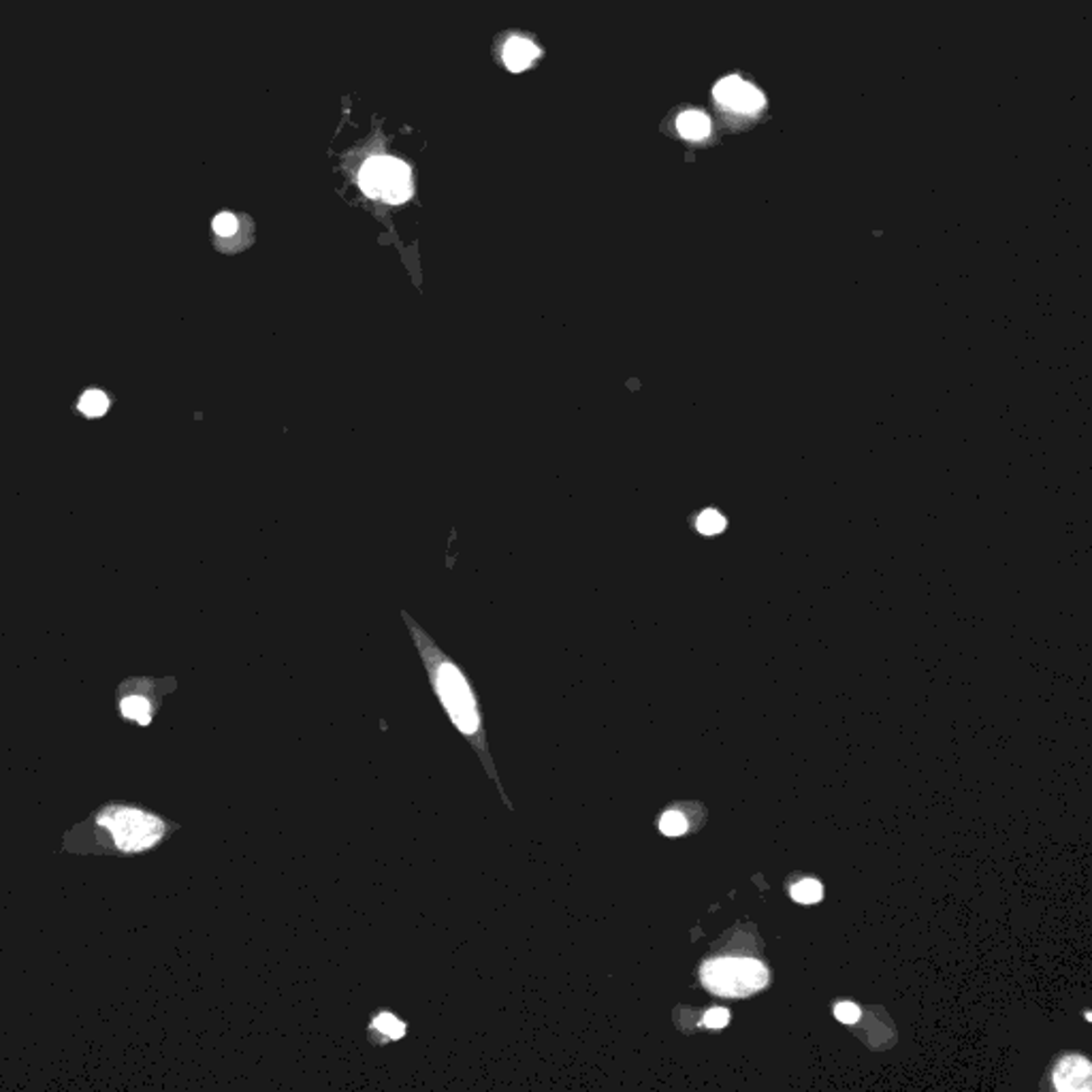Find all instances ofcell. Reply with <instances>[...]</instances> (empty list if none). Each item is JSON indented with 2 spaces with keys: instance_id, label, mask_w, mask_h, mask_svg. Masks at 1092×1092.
Segmentation results:
<instances>
[{
  "instance_id": "cell-2",
  "label": "cell",
  "mask_w": 1092,
  "mask_h": 1092,
  "mask_svg": "<svg viewBox=\"0 0 1092 1092\" xmlns=\"http://www.w3.org/2000/svg\"><path fill=\"white\" fill-rule=\"evenodd\" d=\"M95 824L101 832H107L109 841L120 853H143L154 849L173 830V826L156 813L129 805L101 808L95 816Z\"/></svg>"
},
{
  "instance_id": "cell-10",
  "label": "cell",
  "mask_w": 1092,
  "mask_h": 1092,
  "mask_svg": "<svg viewBox=\"0 0 1092 1092\" xmlns=\"http://www.w3.org/2000/svg\"><path fill=\"white\" fill-rule=\"evenodd\" d=\"M112 406H113V397L109 395L105 389H98V386H90V389L82 391L79 393L77 402H75V410L90 420L103 419V416L112 410Z\"/></svg>"
},
{
  "instance_id": "cell-6",
  "label": "cell",
  "mask_w": 1092,
  "mask_h": 1092,
  "mask_svg": "<svg viewBox=\"0 0 1092 1092\" xmlns=\"http://www.w3.org/2000/svg\"><path fill=\"white\" fill-rule=\"evenodd\" d=\"M412 193H414V188H412V173H410V167L406 163H402V160L389 158V156H386L384 190H383V196H380V199L386 201L389 205H402V203H406L410 196H412Z\"/></svg>"
},
{
  "instance_id": "cell-8",
  "label": "cell",
  "mask_w": 1092,
  "mask_h": 1092,
  "mask_svg": "<svg viewBox=\"0 0 1092 1092\" xmlns=\"http://www.w3.org/2000/svg\"><path fill=\"white\" fill-rule=\"evenodd\" d=\"M1090 1062L1082 1056H1067L1054 1069V1084L1059 1090H1088Z\"/></svg>"
},
{
  "instance_id": "cell-18",
  "label": "cell",
  "mask_w": 1092,
  "mask_h": 1092,
  "mask_svg": "<svg viewBox=\"0 0 1092 1092\" xmlns=\"http://www.w3.org/2000/svg\"><path fill=\"white\" fill-rule=\"evenodd\" d=\"M727 1022H730V1014H727V1009L724 1007L708 1009L707 1015H704V1024L708 1028H724Z\"/></svg>"
},
{
  "instance_id": "cell-3",
  "label": "cell",
  "mask_w": 1092,
  "mask_h": 1092,
  "mask_svg": "<svg viewBox=\"0 0 1092 1092\" xmlns=\"http://www.w3.org/2000/svg\"><path fill=\"white\" fill-rule=\"evenodd\" d=\"M702 981L710 992L721 997H747L768 984V970L747 958H724L704 964Z\"/></svg>"
},
{
  "instance_id": "cell-15",
  "label": "cell",
  "mask_w": 1092,
  "mask_h": 1092,
  "mask_svg": "<svg viewBox=\"0 0 1092 1092\" xmlns=\"http://www.w3.org/2000/svg\"><path fill=\"white\" fill-rule=\"evenodd\" d=\"M660 830L666 836H679L687 830V819L683 813L679 811H666L660 817Z\"/></svg>"
},
{
  "instance_id": "cell-11",
  "label": "cell",
  "mask_w": 1092,
  "mask_h": 1092,
  "mask_svg": "<svg viewBox=\"0 0 1092 1092\" xmlns=\"http://www.w3.org/2000/svg\"><path fill=\"white\" fill-rule=\"evenodd\" d=\"M386 177V156H374L369 158L359 173V186L363 193L372 199H380L384 190Z\"/></svg>"
},
{
  "instance_id": "cell-16",
  "label": "cell",
  "mask_w": 1092,
  "mask_h": 1092,
  "mask_svg": "<svg viewBox=\"0 0 1092 1092\" xmlns=\"http://www.w3.org/2000/svg\"><path fill=\"white\" fill-rule=\"evenodd\" d=\"M724 528H726V519L721 517L719 512H715V510L702 512L700 519H698V529H700L702 534H707V536L719 534V531L724 529Z\"/></svg>"
},
{
  "instance_id": "cell-7",
  "label": "cell",
  "mask_w": 1092,
  "mask_h": 1092,
  "mask_svg": "<svg viewBox=\"0 0 1092 1092\" xmlns=\"http://www.w3.org/2000/svg\"><path fill=\"white\" fill-rule=\"evenodd\" d=\"M408 1035V1022L402 1020L400 1015L393 1014L389 1009L375 1011L369 1018L367 1037L374 1045H389L402 1042Z\"/></svg>"
},
{
  "instance_id": "cell-12",
  "label": "cell",
  "mask_w": 1092,
  "mask_h": 1092,
  "mask_svg": "<svg viewBox=\"0 0 1092 1092\" xmlns=\"http://www.w3.org/2000/svg\"><path fill=\"white\" fill-rule=\"evenodd\" d=\"M154 704L148 696L141 693H129L120 700V713L124 719L135 721L139 726H149L154 719Z\"/></svg>"
},
{
  "instance_id": "cell-14",
  "label": "cell",
  "mask_w": 1092,
  "mask_h": 1092,
  "mask_svg": "<svg viewBox=\"0 0 1092 1092\" xmlns=\"http://www.w3.org/2000/svg\"><path fill=\"white\" fill-rule=\"evenodd\" d=\"M822 897H824V888H822V883L816 880H802L799 883H794V888H791V898H794L796 903L811 905V903H817V900H822Z\"/></svg>"
},
{
  "instance_id": "cell-4",
  "label": "cell",
  "mask_w": 1092,
  "mask_h": 1092,
  "mask_svg": "<svg viewBox=\"0 0 1092 1092\" xmlns=\"http://www.w3.org/2000/svg\"><path fill=\"white\" fill-rule=\"evenodd\" d=\"M246 227H252L250 221H244L233 212H221L213 216L212 233L216 250L224 254L244 252L252 244V233L250 229L246 230Z\"/></svg>"
},
{
  "instance_id": "cell-17",
  "label": "cell",
  "mask_w": 1092,
  "mask_h": 1092,
  "mask_svg": "<svg viewBox=\"0 0 1092 1092\" xmlns=\"http://www.w3.org/2000/svg\"><path fill=\"white\" fill-rule=\"evenodd\" d=\"M835 1015L843 1022V1024H853V1022H858V1018H860V1007L856 1003L843 1001L835 1007Z\"/></svg>"
},
{
  "instance_id": "cell-13",
  "label": "cell",
  "mask_w": 1092,
  "mask_h": 1092,
  "mask_svg": "<svg viewBox=\"0 0 1092 1092\" xmlns=\"http://www.w3.org/2000/svg\"><path fill=\"white\" fill-rule=\"evenodd\" d=\"M679 132L685 139H693V141H698V139H704L710 132V122L708 118L702 112H696V109H690V112H685L679 118Z\"/></svg>"
},
{
  "instance_id": "cell-5",
  "label": "cell",
  "mask_w": 1092,
  "mask_h": 1092,
  "mask_svg": "<svg viewBox=\"0 0 1092 1092\" xmlns=\"http://www.w3.org/2000/svg\"><path fill=\"white\" fill-rule=\"evenodd\" d=\"M715 98H717L721 105L741 113H754L764 107V96L760 95V90H755L751 84L743 82L738 75H730V77L721 79V82L715 86Z\"/></svg>"
},
{
  "instance_id": "cell-1",
  "label": "cell",
  "mask_w": 1092,
  "mask_h": 1092,
  "mask_svg": "<svg viewBox=\"0 0 1092 1092\" xmlns=\"http://www.w3.org/2000/svg\"><path fill=\"white\" fill-rule=\"evenodd\" d=\"M402 619L406 621L410 636H412L414 646L419 649L420 660H423L433 696L438 698V702H440V707L444 708V713H447L450 724L459 730L467 745L476 751L489 779L495 783V788L500 790V796L501 800H504L506 808L512 811V802L504 791V783L500 781L498 771H495V762L493 755H491L487 741V727H484L481 698H478L476 690H474L472 679L467 677L465 670L461 668L453 657H448L440 646L433 643L429 634H427L406 610H402Z\"/></svg>"
},
{
  "instance_id": "cell-9",
  "label": "cell",
  "mask_w": 1092,
  "mask_h": 1092,
  "mask_svg": "<svg viewBox=\"0 0 1092 1092\" xmlns=\"http://www.w3.org/2000/svg\"><path fill=\"white\" fill-rule=\"evenodd\" d=\"M542 51L536 48L534 43L529 41V39L523 37H510L504 45V50H501V60H504V65L510 68L512 73H521L525 68H529L534 65L536 60H538Z\"/></svg>"
}]
</instances>
